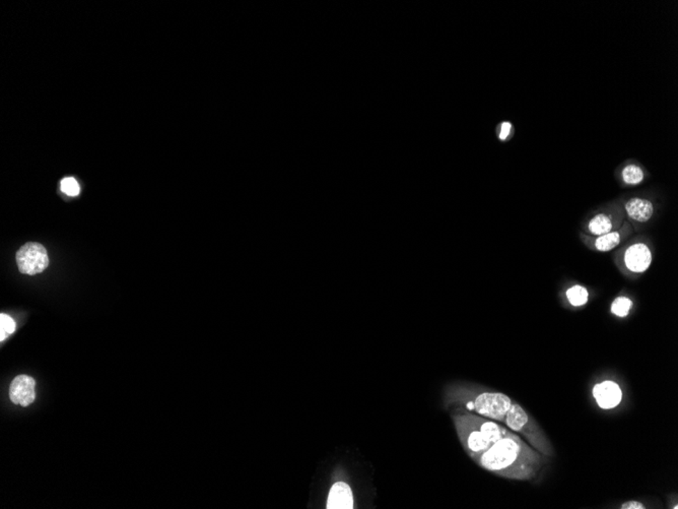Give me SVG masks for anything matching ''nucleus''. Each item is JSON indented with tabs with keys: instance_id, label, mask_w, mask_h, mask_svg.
<instances>
[{
	"instance_id": "f3484780",
	"label": "nucleus",
	"mask_w": 678,
	"mask_h": 509,
	"mask_svg": "<svg viewBox=\"0 0 678 509\" xmlns=\"http://www.w3.org/2000/svg\"><path fill=\"white\" fill-rule=\"evenodd\" d=\"M61 191L69 196H76L81 193L78 183L74 177H66L61 180Z\"/></svg>"
},
{
	"instance_id": "20e7f679",
	"label": "nucleus",
	"mask_w": 678,
	"mask_h": 509,
	"mask_svg": "<svg viewBox=\"0 0 678 509\" xmlns=\"http://www.w3.org/2000/svg\"><path fill=\"white\" fill-rule=\"evenodd\" d=\"M503 424L511 431L523 436L526 442L541 455L547 458L554 457V449L552 442L535 419L518 403H512L504 419Z\"/></svg>"
},
{
	"instance_id": "39448f33",
	"label": "nucleus",
	"mask_w": 678,
	"mask_h": 509,
	"mask_svg": "<svg viewBox=\"0 0 678 509\" xmlns=\"http://www.w3.org/2000/svg\"><path fill=\"white\" fill-rule=\"evenodd\" d=\"M15 261L22 274H41L49 266L47 250L38 242H28L15 255Z\"/></svg>"
},
{
	"instance_id": "6e6552de",
	"label": "nucleus",
	"mask_w": 678,
	"mask_h": 509,
	"mask_svg": "<svg viewBox=\"0 0 678 509\" xmlns=\"http://www.w3.org/2000/svg\"><path fill=\"white\" fill-rule=\"evenodd\" d=\"M593 396L601 409L609 410L620 405L622 402V392L620 387L613 381H604L594 387Z\"/></svg>"
},
{
	"instance_id": "f257e3e1",
	"label": "nucleus",
	"mask_w": 678,
	"mask_h": 509,
	"mask_svg": "<svg viewBox=\"0 0 678 509\" xmlns=\"http://www.w3.org/2000/svg\"><path fill=\"white\" fill-rule=\"evenodd\" d=\"M547 458L512 431L472 460L497 477L531 481L540 474Z\"/></svg>"
},
{
	"instance_id": "7ed1b4c3",
	"label": "nucleus",
	"mask_w": 678,
	"mask_h": 509,
	"mask_svg": "<svg viewBox=\"0 0 678 509\" xmlns=\"http://www.w3.org/2000/svg\"><path fill=\"white\" fill-rule=\"evenodd\" d=\"M451 410V418L460 444L471 460L512 432L507 427L502 426L501 423L472 412L458 407Z\"/></svg>"
},
{
	"instance_id": "a211bd4d",
	"label": "nucleus",
	"mask_w": 678,
	"mask_h": 509,
	"mask_svg": "<svg viewBox=\"0 0 678 509\" xmlns=\"http://www.w3.org/2000/svg\"><path fill=\"white\" fill-rule=\"evenodd\" d=\"M512 131V124L510 122H503L499 125V138L501 140H506Z\"/></svg>"
},
{
	"instance_id": "ddd939ff",
	"label": "nucleus",
	"mask_w": 678,
	"mask_h": 509,
	"mask_svg": "<svg viewBox=\"0 0 678 509\" xmlns=\"http://www.w3.org/2000/svg\"><path fill=\"white\" fill-rule=\"evenodd\" d=\"M620 239L622 237H620V233L616 232V231H611L607 234L598 236L595 241V248L597 250L606 252V251H611L615 248L620 243Z\"/></svg>"
},
{
	"instance_id": "2eb2a0df",
	"label": "nucleus",
	"mask_w": 678,
	"mask_h": 509,
	"mask_svg": "<svg viewBox=\"0 0 678 509\" xmlns=\"http://www.w3.org/2000/svg\"><path fill=\"white\" fill-rule=\"evenodd\" d=\"M633 302L627 297H618L613 302L611 312L618 317H626L629 314Z\"/></svg>"
},
{
	"instance_id": "423d86ee",
	"label": "nucleus",
	"mask_w": 678,
	"mask_h": 509,
	"mask_svg": "<svg viewBox=\"0 0 678 509\" xmlns=\"http://www.w3.org/2000/svg\"><path fill=\"white\" fill-rule=\"evenodd\" d=\"M36 382L34 378L28 375L17 376L12 381L10 387V401L15 405L28 407L34 403L36 398Z\"/></svg>"
},
{
	"instance_id": "f8f14e48",
	"label": "nucleus",
	"mask_w": 678,
	"mask_h": 509,
	"mask_svg": "<svg viewBox=\"0 0 678 509\" xmlns=\"http://www.w3.org/2000/svg\"><path fill=\"white\" fill-rule=\"evenodd\" d=\"M645 178V173L639 165L629 164L622 170V181L627 185H639Z\"/></svg>"
},
{
	"instance_id": "9b49d317",
	"label": "nucleus",
	"mask_w": 678,
	"mask_h": 509,
	"mask_svg": "<svg viewBox=\"0 0 678 509\" xmlns=\"http://www.w3.org/2000/svg\"><path fill=\"white\" fill-rule=\"evenodd\" d=\"M614 228L613 217L609 213H598L588 222V232L592 235L601 236L611 232Z\"/></svg>"
},
{
	"instance_id": "f03ea898",
	"label": "nucleus",
	"mask_w": 678,
	"mask_h": 509,
	"mask_svg": "<svg viewBox=\"0 0 678 509\" xmlns=\"http://www.w3.org/2000/svg\"><path fill=\"white\" fill-rule=\"evenodd\" d=\"M443 402L447 409L466 410L503 424L513 401L503 392L481 385L454 382L444 387Z\"/></svg>"
},
{
	"instance_id": "9d476101",
	"label": "nucleus",
	"mask_w": 678,
	"mask_h": 509,
	"mask_svg": "<svg viewBox=\"0 0 678 509\" xmlns=\"http://www.w3.org/2000/svg\"><path fill=\"white\" fill-rule=\"evenodd\" d=\"M328 509H352L354 508V496L351 487L345 482H338L330 489L328 495Z\"/></svg>"
},
{
	"instance_id": "dca6fc26",
	"label": "nucleus",
	"mask_w": 678,
	"mask_h": 509,
	"mask_svg": "<svg viewBox=\"0 0 678 509\" xmlns=\"http://www.w3.org/2000/svg\"><path fill=\"white\" fill-rule=\"evenodd\" d=\"M15 321L10 315L0 314V341H3L15 332Z\"/></svg>"
},
{
	"instance_id": "4468645a",
	"label": "nucleus",
	"mask_w": 678,
	"mask_h": 509,
	"mask_svg": "<svg viewBox=\"0 0 678 509\" xmlns=\"http://www.w3.org/2000/svg\"><path fill=\"white\" fill-rule=\"evenodd\" d=\"M567 298L573 306H583L587 303L589 294L586 288L582 286H574L567 291Z\"/></svg>"
},
{
	"instance_id": "6ab92c4d",
	"label": "nucleus",
	"mask_w": 678,
	"mask_h": 509,
	"mask_svg": "<svg viewBox=\"0 0 678 509\" xmlns=\"http://www.w3.org/2000/svg\"><path fill=\"white\" fill-rule=\"evenodd\" d=\"M620 508L622 509H644V504L640 503V501H636V500H631V501H627L626 503L622 504Z\"/></svg>"
},
{
	"instance_id": "0eeeda50",
	"label": "nucleus",
	"mask_w": 678,
	"mask_h": 509,
	"mask_svg": "<svg viewBox=\"0 0 678 509\" xmlns=\"http://www.w3.org/2000/svg\"><path fill=\"white\" fill-rule=\"evenodd\" d=\"M652 262V253L644 243H636L629 246L625 253V264L633 273H644Z\"/></svg>"
},
{
	"instance_id": "1a4fd4ad",
	"label": "nucleus",
	"mask_w": 678,
	"mask_h": 509,
	"mask_svg": "<svg viewBox=\"0 0 678 509\" xmlns=\"http://www.w3.org/2000/svg\"><path fill=\"white\" fill-rule=\"evenodd\" d=\"M625 211L631 221L647 223L652 219L655 206L648 198L631 197L625 204Z\"/></svg>"
}]
</instances>
